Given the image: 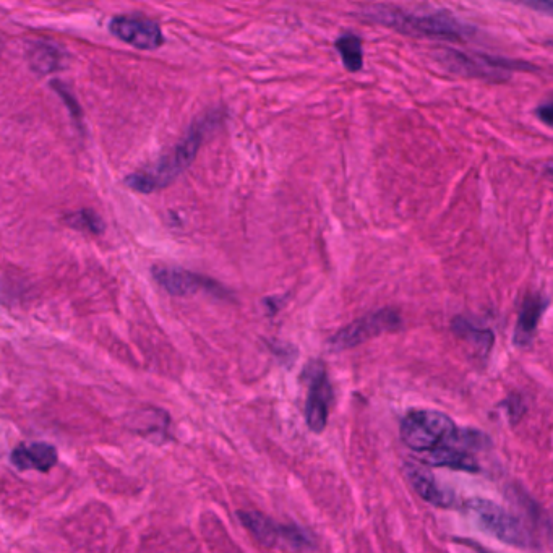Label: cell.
Segmentation results:
<instances>
[{
  "mask_svg": "<svg viewBox=\"0 0 553 553\" xmlns=\"http://www.w3.org/2000/svg\"><path fill=\"white\" fill-rule=\"evenodd\" d=\"M438 59L458 75L464 77L477 78H505L502 70L515 69L516 62H505L502 59H492V57H482L477 61L476 57H469L453 49H442L438 52Z\"/></svg>",
  "mask_w": 553,
  "mask_h": 553,
  "instance_id": "8",
  "label": "cell"
},
{
  "mask_svg": "<svg viewBox=\"0 0 553 553\" xmlns=\"http://www.w3.org/2000/svg\"><path fill=\"white\" fill-rule=\"evenodd\" d=\"M305 375L309 377V396L305 404V421L309 429L315 433H322L328 424V412H330L331 390L330 382L326 377L325 367L320 362H312L305 369Z\"/></svg>",
  "mask_w": 553,
  "mask_h": 553,
  "instance_id": "6",
  "label": "cell"
},
{
  "mask_svg": "<svg viewBox=\"0 0 553 553\" xmlns=\"http://www.w3.org/2000/svg\"><path fill=\"white\" fill-rule=\"evenodd\" d=\"M206 130H208V121L193 125V129L172 150L171 155L164 156L153 168L127 177V185L137 192L151 193L176 181V177L189 168L197 156Z\"/></svg>",
  "mask_w": 553,
  "mask_h": 553,
  "instance_id": "2",
  "label": "cell"
},
{
  "mask_svg": "<svg viewBox=\"0 0 553 553\" xmlns=\"http://www.w3.org/2000/svg\"><path fill=\"white\" fill-rule=\"evenodd\" d=\"M469 510L476 516L477 523L493 537H497L498 541L519 549H531L534 545L526 524L518 516L511 515L510 511H506L492 500L474 498L469 502Z\"/></svg>",
  "mask_w": 553,
  "mask_h": 553,
  "instance_id": "4",
  "label": "cell"
},
{
  "mask_svg": "<svg viewBox=\"0 0 553 553\" xmlns=\"http://www.w3.org/2000/svg\"><path fill=\"white\" fill-rule=\"evenodd\" d=\"M65 221H67L72 228L90 231L93 232V234H99V232H103L104 229L101 218L96 215L95 211L91 210L78 211L75 215H70Z\"/></svg>",
  "mask_w": 553,
  "mask_h": 553,
  "instance_id": "18",
  "label": "cell"
},
{
  "mask_svg": "<svg viewBox=\"0 0 553 553\" xmlns=\"http://www.w3.org/2000/svg\"><path fill=\"white\" fill-rule=\"evenodd\" d=\"M401 440L411 450L425 453L440 445L458 442L459 429L445 412L411 409L401 422Z\"/></svg>",
  "mask_w": 553,
  "mask_h": 553,
  "instance_id": "3",
  "label": "cell"
},
{
  "mask_svg": "<svg viewBox=\"0 0 553 553\" xmlns=\"http://www.w3.org/2000/svg\"><path fill=\"white\" fill-rule=\"evenodd\" d=\"M508 2L524 5V7L544 13V15H552L553 12L552 0H508Z\"/></svg>",
  "mask_w": 553,
  "mask_h": 553,
  "instance_id": "19",
  "label": "cell"
},
{
  "mask_svg": "<svg viewBox=\"0 0 553 553\" xmlns=\"http://www.w3.org/2000/svg\"><path fill=\"white\" fill-rule=\"evenodd\" d=\"M245 529L265 547H276L281 542V529L283 524H278L273 519L260 515L257 511H239L237 513Z\"/></svg>",
  "mask_w": 553,
  "mask_h": 553,
  "instance_id": "14",
  "label": "cell"
},
{
  "mask_svg": "<svg viewBox=\"0 0 553 553\" xmlns=\"http://www.w3.org/2000/svg\"><path fill=\"white\" fill-rule=\"evenodd\" d=\"M547 305H549V301L542 296H528L524 299L523 309L519 312L515 338H513L519 348H524L531 343Z\"/></svg>",
  "mask_w": 553,
  "mask_h": 553,
  "instance_id": "12",
  "label": "cell"
},
{
  "mask_svg": "<svg viewBox=\"0 0 553 553\" xmlns=\"http://www.w3.org/2000/svg\"><path fill=\"white\" fill-rule=\"evenodd\" d=\"M156 281L163 286L172 296H190L200 289L215 288L211 279L195 275L192 271L181 270V268H155L153 270Z\"/></svg>",
  "mask_w": 553,
  "mask_h": 553,
  "instance_id": "10",
  "label": "cell"
},
{
  "mask_svg": "<svg viewBox=\"0 0 553 553\" xmlns=\"http://www.w3.org/2000/svg\"><path fill=\"white\" fill-rule=\"evenodd\" d=\"M537 116L541 117V121L545 125H552L553 106L552 103L542 104L541 108L537 109Z\"/></svg>",
  "mask_w": 553,
  "mask_h": 553,
  "instance_id": "20",
  "label": "cell"
},
{
  "mask_svg": "<svg viewBox=\"0 0 553 553\" xmlns=\"http://www.w3.org/2000/svg\"><path fill=\"white\" fill-rule=\"evenodd\" d=\"M399 325H401V317L396 310H377L352 322L351 325L344 326L343 330H339L328 344L331 351H346V349L356 348L369 339L377 338L386 331H396Z\"/></svg>",
  "mask_w": 553,
  "mask_h": 553,
  "instance_id": "5",
  "label": "cell"
},
{
  "mask_svg": "<svg viewBox=\"0 0 553 553\" xmlns=\"http://www.w3.org/2000/svg\"><path fill=\"white\" fill-rule=\"evenodd\" d=\"M453 330L459 338L466 339V341L476 344V346H481L484 351H489L492 348V331L481 328V326L469 322L466 318H456L453 322Z\"/></svg>",
  "mask_w": 553,
  "mask_h": 553,
  "instance_id": "17",
  "label": "cell"
},
{
  "mask_svg": "<svg viewBox=\"0 0 553 553\" xmlns=\"http://www.w3.org/2000/svg\"><path fill=\"white\" fill-rule=\"evenodd\" d=\"M111 33L133 48L153 51L163 44L164 38L158 23L143 17H116L111 22Z\"/></svg>",
  "mask_w": 553,
  "mask_h": 553,
  "instance_id": "7",
  "label": "cell"
},
{
  "mask_svg": "<svg viewBox=\"0 0 553 553\" xmlns=\"http://www.w3.org/2000/svg\"><path fill=\"white\" fill-rule=\"evenodd\" d=\"M364 17H369L372 22L380 23V25L390 26L404 35L461 39L469 33L463 23L446 13L416 15V13L403 12V10L390 9V7L380 5V7H370Z\"/></svg>",
  "mask_w": 553,
  "mask_h": 553,
  "instance_id": "1",
  "label": "cell"
},
{
  "mask_svg": "<svg viewBox=\"0 0 553 553\" xmlns=\"http://www.w3.org/2000/svg\"><path fill=\"white\" fill-rule=\"evenodd\" d=\"M404 472H406V477H408L412 489L416 490L417 495L424 498L425 502L430 503V505L446 508V506H451L455 502L451 493L440 489V485L435 481L432 472L425 468L424 464L411 461V463H406V466H404Z\"/></svg>",
  "mask_w": 553,
  "mask_h": 553,
  "instance_id": "9",
  "label": "cell"
},
{
  "mask_svg": "<svg viewBox=\"0 0 553 553\" xmlns=\"http://www.w3.org/2000/svg\"><path fill=\"white\" fill-rule=\"evenodd\" d=\"M335 48L341 56L344 69L351 73L362 70V67H364V51H362V41L359 36L344 33L336 39Z\"/></svg>",
  "mask_w": 553,
  "mask_h": 553,
  "instance_id": "16",
  "label": "cell"
},
{
  "mask_svg": "<svg viewBox=\"0 0 553 553\" xmlns=\"http://www.w3.org/2000/svg\"><path fill=\"white\" fill-rule=\"evenodd\" d=\"M31 69L39 75H48L56 70L64 69L65 54L51 44L39 43L30 49Z\"/></svg>",
  "mask_w": 553,
  "mask_h": 553,
  "instance_id": "15",
  "label": "cell"
},
{
  "mask_svg": "<svg viewBox=\"0 0 553 553\" xmlns=\"http://www.w3.org/2000/svg\"><path fill=\"white\" fill-rule=\"evenodd\" d=\"M12 463L22 471H51L57 463V450L49 443H25L13 450Z\"/></svg>",
  "mask_w": 553,
  "mask_h": 553,
  "instance_id": "11",
  "label": "cell"
},
{
  "mask_svg": "<svg viewBox=\"0 0 553 553\" xmlns=\"http://www.w3.org/2000/svg\"><path fill=\"white\" fill-rule=\"evenodd\" d=\"M429 456L424 459L425 464H432L437 468L458 469L464 472H479V464L477 459L469 453L463 446L455 445H440L433 450L427 451Z\"/></svg>",
  "mask_w": 553,
  "mask_h": 553,
  "instance_id": "13",
  "label": "cell"
}]
</instances>
